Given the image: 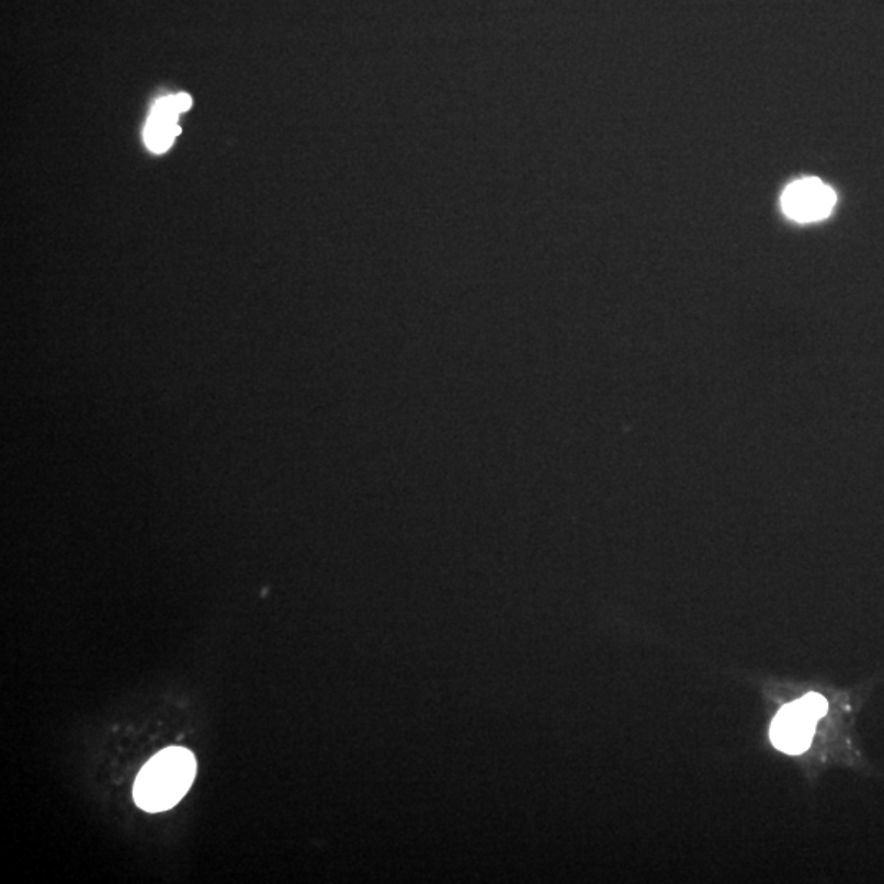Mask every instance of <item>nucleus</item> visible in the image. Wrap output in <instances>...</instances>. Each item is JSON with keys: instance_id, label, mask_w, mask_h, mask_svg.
I'll return each mask as SVG.
<instances>
[{"instance_id": "obj_1", "label": "nucleus", "mask_w": 884, "mask_h": 884, "mask_svg": "<svg viewBox=\"0 0 884 884\" xmlns=\"http://www.w3.org/2000/svg\"><path fill=\"white\" fill-rule=\"evenodd\" d=\"M197 772L194 753L184 747H169L152 757L135 781V803L148 813L174 807L191 790Z\"/></svg>"}, {"instance_id": "obj_2", "label": "nucleus", "mask_w": 884, "mask_h": 884, "mask_svg": "<svg viewBox=\"0 0 884 884\" xmlns=\"http://www.w3.org/2000/svg\"><path fill=\"white\" fill-rule=\"evenodd\" d=\"M836 202V192L829 185L816 178H804L784 189L781 207L791 220L809 223L829 217Z\"/></svg>"}, {"instance_id": "obj_3", "label": "nucleus", "mask_w": 884, "mask_h": 884, "mask_svg": "<svg viewBox=\"0 0 884 884\" xmlns=\"http://www.w3.org/2000/svg\"><path fill=\"white\" fill-rule=\"evenodd\" d=\"M814 724L816 721L806 713L800 701L786 704L774 717L770 729L773 746L790 756L803 753L813 740Z\"/></svg>"}, {"instance_id": "obj_4", "label": "nucleus", "mask_w": 884, "mask_h": 884, "mask_svg": "<svg viewBox=\"0 0 884 884\" xmlns=\"http://www.w3.org/2000/svg\"><path fill=\"white\" fill-rule=\"evenodd\" d=\"M801 703V706L806 710V713L813 717L814 721L820 719L824 714L827 713V701L826 698L820 696L817 693H809L806 696L801 698L797 700Z\"/></svg>"}, {"instance_id": "obj_5", "label": "nucleus", "mask_w": 884, "mask_h": 884, "mask_svg": "<svg viewBox=\"0 0 884 884\" xmlns=\"http://www.w3.org/2000/svg\"><path fill=\"white\" fill-rule=\"evenodd\" d=\"M174 98L175 107H178L179 113L189 111L192 105V99L189 98L188 94H179L172 95Z\"/></svg>"}]
</instances>
